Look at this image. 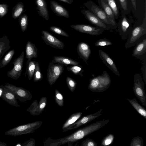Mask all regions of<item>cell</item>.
Wrapping results in <instances>:
<instances>
[{
  "instance_id": "1",
  "label": "cell",
  "mask_w": 146,
  "mask_h": 146,
  "mask_svg": "<svg viewBox=\"0 0 146 146\" xmlns=\"http://www.w3.org/2000/svg\"><path fill=\"white\" fill-rule=\"evenodd\" d=\"M106 125L104 120L98 121L81 128L68 136L57 139L49 137L44 141V146H59L68 144L72 145L87 135L100 129Z\"/></svg>"
},
{
  "instance_id": "2",
  "label": "cell",
  "mask_w": 146,
  "mask_h": 146,
  "mask_svg": "<svg viewBox=\"0 0 146 146\" xmlns=\"http://www.w3.org/2000/svg\"><path fill=\"white\" fill-rule=\"evenodd\" d=\"M88 89L93 92H103L108 89L111 84V80L106 70L103 71L100 75L90 80Z\"/></svg>"
},
{
  "instance_id": "3",
  "label": "cell",
  "mask_w": 146,
  "mask_h": 146,
  "mask_svg": "<svg viewBox=\"0 0 146 146\" xmlns=\"http://www.w3.org/2000/svg\"><path fill=\"white\" fill-rule=\"evenodd\" d=\"M146 34V17L145 13L143 23L131 27L125 44V48L127 49L134 46L139 40Z\"/></svg>"
},
{
  "instance_id": "4",
  "label": "cell",
  "mask_w": 146,
  "mask_h": 146,
  "mask_svg": "<svg viewBox=\"0 0 146 146\" xmlns=\"http://www.w3.org/2000/svg\"><path fill=\"white\" fill-rule=\"evenodd\" d=\"M84 5L88 10L94 13L110 29H116L117 26L112 23L108 18L104 11L91 0L87 1Z\"/></svg>"
},
{
  "instance_id": "5",
  "label": "cell",
  "mask_w": 146,
  "mask_h": 146,
  "mask_svg": "<svg viewBox=\"0 0 146 146\" xmlns=\"http://www.w3.org/2000/svg\"><path fill=\"white\" fill-rule=\"evenodd\" d=\"M42 124L41 121H37L21 125L7 131L5 134L9 135H19L33 133Z\"/></svg>"
},
{
  "instance_id": "6",
  "label": "cell",
  "mask_w": 146,
  "mask_h": 146,
  "mask_svg": "<svg viewBox=\"0 0 146 146\" xmlns=\"http://www.w3.org/2000/svg\"><path fill=\"white\" fill-rule=\"evenodd\" d=\"M134 77L133 89L134 94L142 105L146 107V95L142 76L140 74L136 73L134 74Z\"/></svg>"
},
{
  "instance_id": "7",
  "label": "cell",
  "mask_w": 146,
  "mask_h": 146,
  "mask_svg": "<svg viewBox=\"0 0 146 146\" xmlns=\"http://www.w3.org/2000/svg\"><path fill=\"white\" fill-rule=\"evenodd\" d=\"M64 66L61 64H54L52 62L49 63L47 70V77L50 85H53L63 72Z\"/></svg>"
},
{
  "instance_id": "8",
  "label": "cell",
  "mask_w": 146,
  "mask_h": 146,
  "mask_svg": "<svg viewBox=\"0 0 146 146\" xmlns=\"http://www.w3.org/2000/svg\"><path fill=\"white\" fill-rule=\"evenodd\" d=\"M24 51H23L20 56L13 61L12 64L14 65L13 68L7 72L8 77L16 80L21 76L24 63Z\"/></svg>"
},
{
  "instance_id": "9",
  "label": "cell",
  "mask_w": 146,
  "mask_h": 146,
  "mask_svg": "<svg viewBox=\"0 0 146 146\" xmlns=\"http://www.w3.org/2000/svg\"><path fill=\"white\" fill-rule=\"evenodd\" d=\"M102 109H101L96 112L81 117L73 124L66 129L62 132L77 128L86 124L101 115Z\"/></svg>"
},
{
  "instance_id": "10",
  "label": "cell",
  "mask_w": 146,
  "mask_h": 146,
  "mask_svg": "<svg viewBox=\"0 0 146 146\" xmlns=\"http://www.w3.org/2000/svg\"><path fill=\"white\" fill-rule=\"evenodd\" d=\"M126 15L125 14L121 13V17L117 23L118 31L123 40H125L127 38L131 28L130 23Z\"/></svg>"
},
{
  "instance_id": "11",
  "label": "cell",
  "mask_w": 146,
  "mask_h": 146,
  "mask_svg": "<svg viewBox=\"0 0 146 146\" xmlns=\"http://www.w3.org/2000/svg\"><path fill=\"white\" fill-rule=\"evenodd\" d=\"M70 27L80 32L92 36L101 35L104 31L96 27L85 24L73 25Z\"/></svg>"
},
{
  "instance_id": "12",
  "label": "cell",
  "mask_w": 146,
  "mask_h": 146,
  "mask_svg": "<svg viewBox=\"0 0 146 146\" xmlns=\"http://www.w3.org/2000/svg\"><path fill=\"white\" fill-rule=\"evenodd\" d=\"M81 12L90 22L96 27L104 30H108L110 28L94 13L88 9H83Z\"/></svg>"
},
{
  "instance_id": "13",
  "label": "cell",
  "mask_w": 146,
  "mask_h": 146,
  "mask_svg": "<svg viewBox=\"0 0 146 146\" xmlns=\"http://www.w3.org/2000/svg\"><path fill=\"white\" fill-rule=\"evenodd\" d=\"M41 37L46 44L56 49H63L64 45L61 41L58 39L48 31H42Z\"/></svg>"
},
{
  "instance_id": "14",
  "label": "cell",
  "mask_w": 146,
  "mask_h": 146,
  "mask_svg": "<svg viewBox=\"0 0 146 146\" xmlns=\"http://www.w3.org/2000/svg\"><path fill=\"white\" fill-rule=\"evenodd\" d=\"M132 56L142 60L146 58V36H143L135 44Z\"/></svg>"
},
{
  "instance_id": "15",
  "label": "cell",
  "mask_w": 146,
  "mask_h": 146,
  "mask_svg": "<svg viewBox=\"0 0 146 146\" xmlns=\"http://www.w3.org/2000/svg\"><path fill=\"white\" fill-rule=\"evenodd\" d=\"M5 87L12 92L19 96L20 100L22 101L30 100L32 98V95L30 92L23 88L16 87L13 85L6 84Z\"/></svg>"
},
{
  "instance_id": "16",
  "label": "cell",
  "mask_w": 146,
  "mask_h": 146,
  "mask_svg": "<svg viewBox=\"0 0 146 146\" xmlns=\"http://www.w3.org/2000/svg\"><path fill=\"white\" fill-rule=\"evenodd\" d=\"M99 55L102 62L115 74L120 76V74L115 64L109 56L101 50H99Z\"/></svg>"
},
{
  "instance_id": "17",
  "label": "cell",
  "mask_w": 146,
  "mask_h": 146,
  "mask_svg": "<svg viewBox=\"0 0 146 146\" xmlns=\"http://www.w3.org/2000/svg\"><path fill=\"white\" fill-rule=\"evenodd\" d=\"M76 50L80 58L82 59L86 64L88 65L87 61L91 54L90 46L85 42H81L77 45Z\"/></svg>"
},
{
  "instance_id": "18",
  "label": "cell",
  "mask_w": 146,
  "mask_h": 146,
  "mask_svg": "<svg viewBox=\"0 0 146 146\" xmlns=\"http://www.w3.org/2000/svg\"><path fill=\"white\" fill-rule=\"evenodd\" d=\"M50 7L52 11L57 16L68 18L70 17L68 11L62 5L54 0L50 1Z\"/></svg>"
},
{
  "instance_id": "19",
  "label": "cell",
  "mask_w": 146,
  "mask_h": 146,
  "mask_svg": "<svg viewBox=\"0 0 146 146\" xmlns=\"http://www.w3.org/2000/svg\"><path fill=\"white\" fill-rule=\"evenodd\" d=\"M99 6L104 11L108 18L112 23L117 26L116 22L114 13L106 0H98Z\"/></svg>"
},
{
  "instance_id": "20",
  "label": "cell",
  "mask_w": 146,
  "mask_h": 146,
  "mask_svg": "<svg viewBox=\"0 0 146 146\" xmlns=\"http://www.w3.org/2000/svg\"><path fill=\"white\" fill-rule=\"evenodd\" d=\"M36 9L39 15L46 20L49 19V13L45 0H35Z\"/></svg>"
},
{
  "instance_id": "21",
  "label": "cell",
  "mask_w": 146,
  "mask_h": 146,
  "mask_svg": "<svg viewBox=\"0 0 146 146\" xmlns=\"http://www.w3.org/2000/svg\"><path fill=\"white\" fill-rule=\"evenodd\" d=\"M38 56V49L35 45L28 41L25 47V56L27 60L30 61L33 58H37Z\"/></svg>"
},
{
  "instance_id": "22",
  "label": "cell",
  "mask_w": 146,
  "mask_h": 146,
  "mask_svg": "<svg viewBox=\"0 0 146 146\" xmlns=\"http://www.w3.org/2000/svg\"><path fill=\"white\" fill-rule=\"evenodd\" d=\"M51 62L61 64L65 66L70 65H77L79 64V62L75 60L67 57L61 56H54Z\"/></svg>"
},
{
  "instance_id": "23",
  "label": "cell",
  "mask_w": 146,
  "mask_h": 146,
  "mask_svg": "<svg viewBox=\"0 0 146 146\" xmlns=\"http://www.w3.org/2000/svg\"><path fill=\"white\" fill-rule=\"evenodd\" d=\"M10 42L9 39L6 35L0 38V61L5 53L9 50Z\"/></svg>"
},
{
  "instance_id": "24",
  "label": "cell",
  "mask_w": 146,
  "mask_h": 146,
  "mask_svg": "<svg viewBox=\"0 0 146 146\" xmlns=\"http://www.w3.org/2000/svg\"><path fill=\"white\" fill-rule=\"evenodd\" d=\"M82 114V113L81 112H76L72 114L62 125V131L73 124L80 118Z\"/></svg>"
},
{
  "instance_id": "25",
  "label": "cell",
  "mask_w": 146,
  "mask_h": 146,
  "mask_svg": "<svg viewBox=\"0 0 146 146\" xmlns=\"http://www.w3.org/2000/svg\"><path fill=\"white\" fill-rule=\"evenodd\" d=\"M127 100L137 111L145 119H146V109L138 103L136 98H135L132 99H127Z\"/></svg>"
},
{
  "instance_id": "26",
  "label": "cell",
  "mask_w": 146,
  "mask_h": 146,
  "mask_svg": "<svg viewBox=\"0 0 146 146\" xmlns=\"http://www.w3.org/2000/svg\"><path fill=\"white\" fill-rule=\"evenodd\" d=\"M36 61L31 60H27L26 63V72L25 75H27L29 80H31L33 77L35 68Z\"/></svg>"
},
{
  "instance_id": "27",
  "label": "cell",
  "mask_w": 146,
  "mask_h": 146,
  "mask_svg": "<svg viewBox=\"0 0 146 146\" xmlns=\"http://www.w3.org/2000/svg\"><path fill=\"white\" fill-rule=\"evenodd\" d=\"M112 9L115 15V19H118L119 16L120 8L117 0H106Z\"/></svg>"
},
{
  "instance_id": "28",
  "label": "cell",
  "mask_w": 146,
  "mask_h": 146,
  "mask_svg": "<svg viewBox=\"0 0 146 146\" xmlns=\"http://www.w3.org/2000/svg\"><path fill=\"white\" fill-rule=\"evenodd\" d=\"M15 53L14 50L9 51L0 61V68H2L8 64L12 59Z\"/></svg>"
},
{
  "instance_id": "29",
  "label": "cell",
  "mask_w": 146,
  "mask_h": 146,
  "mask_svg": "<svg viewBox=\"0 0 146 146\" xmlns=\"http://www.w3.org/2000/svg\"><path fill=\"white\" fill-rule=\"evenodd\" d=\"M121 13L127 14L130 12L128 0H117Z\"/></svg>"
},
{
  "instance_id": "30",
  "label": "cell",
  "mask_w": 146,
  "mask_h": 146,
  "mask_svg": "<svg viewBox=\"0 0 146 146\" xmlns=\"http://www.w3.org/2000/svg\"><path fill=\"white\" fill-rule=\"evenodd\" d=\"M66 69L76 75H79L81 77L83 76L82 74L84 70L80 65H74L66 67Z\"/></svg>"
},
{
  "instance_id": "31",
  "label": "cell",
  "mask_w": 146,
  "mask_h": 146,
  "mask_svg": "<svg viewBox=\"0 0 146 146\" xmlns=\"http://www.w3.org/2000/svg\"><path fill=\"white\" fill-rule=\"evenodd\" d=\"M35 65V68L33 76V80L35 82H37L42 80L43 78V76L38 62H36Z\"/></svg>"
},
{
  "instance_id": "32",
  "label": "cell",
  "mask_w": 146,
  "mask_h": 146,
  "mask_svg": "<svg viewBox=\"0 0 146 146\" xmlns=\"http://www.w3.org/2000/svg\"><path fill=\"white\" fill-rule=\"evenodd\" d=\"M114 139V135L109 134L105 136L102 140L101 145L102 146H107L111 145L113 143Z\"/></svg>"
},
{
  "instance_id": "33",
  "label": "cell",
  "mask_w": 146,
  "mask_h": 146,
  "mask_svg": "<svg viewBox=\"0 0 146 146\" xmlns=\"http://www.w3.org/2000/svg\"><path fill=\"white\" fill-rule=\"evenodd\" d=\"M38 104V103L37 100H35L27 109V110L33 115H39Z\"/></svg>"
},
{
  "instance_id": "34",
  "label": "cell",
  "mask_w": 146,
  "mask_h": 146,
  "mask_svg": "<svg viewBox=\"0 0 146 146\" xmlns=\"http://www.w3.org/2000/svg\"><path fill=\"white\" fill-rule=\"evenodd\" d=\"M54 100L56 103L60 106L62 107L64 104L63 96L57 89L55 90Z\"/></svg>"
},
{
  "instance_id": "35",
  "label": "cell",
  "mask_w": 146,
  "mask_h": 146,
  "mask_svg": "<svg viewBox=\"0 0 146 146\" xmlns=\"http://www.w3.org/2000/svg\"><path fill=\"white\" fill-rule=\"evenodd\" d=\"M66 81L69 90L71 92H73L76 87V82L74 79L68 76L66 77Z\"/></svg>"
},
{
  "instance_id": "36",
  "label": "cell",
  "mask_w": 146,
  "mask_h": 146,
  "mask_svg": "<svg viewBox=\"0 0 146 146\" xmlns=\"http://www.w3.org/2000/svg\"><path fill=\"white\" fill-rule=\"evenodd\" d=\"M49 29L52 32L60 35L68 37V35L63 30L59 27L52 26L49 27Z\"/></svg>"
},
{
  "instance_id": "37",
  "label": "cell",
  "mask_w": 146,
  "mask_h": 146,
  "mask_svg": "<svg viewBox=\"0 0 146 146\" xmlns=\"http://www.w3.org/2000/svg\"><path fill=\"white\" fill-rule=\"evenodd\" d=\"M143 141L142 137L137 136L133 137L130 144V146H143Z\"/></svg>"
},
{
  "instance_id": "38",
  "label": "cell",
  "mask_w": 146,
  "mask_h": 146,
  "mask_svg": "<svg viewBox=\"0 0 146 146\" xmlns=\"http://www.w3.org/2000/svg\"><path fill=\"white\" fill-rule=\"evenodd\" d=\"M47 98L45 96L42 97L40 100L38 104V113L39 115L44 110L47 104Z\"/></svg>"
},
{
  "instance_id": "39",
  "label": "cell",
  "mask_w": 146,
  "mask_h": 146,
  "mask_svg": "<svg viewBox=\"0 0 146 146\" xmlns=\"http://www.w3.org/2000/svg\"><path fill=\"white\" fill-rule=\"evenodd\" d=\"M112 44V42L106 38L100 39L96 41L95 43V45L97 47L106 46Z\"/></svg>"
},
{
  "instance_id": "40",
  "label": "cell",
  "mask_w": 146,
  "mask_h": 146,
  "mask_svg": "<svg viewBox=\"0 0 146 146\" xmlns=\"http://www.w3.org/2000/svg\"><path fill=\"white\" fill-rule=\"evenodd\" d=\"M4 89L5 92L4 91H3L4 93L2 96L3 98L7 99V100H10L11 101V100H12L16 103L15 101V98L14 95L7 89L4 88Z\"/></svg>"
},
{
  "instance_id": "41",
  "label": "cell",
  "mask_w": 146,
  "mask_h": 146,
  "mask_svg": "<svg viewBox=\"0 0 146 146\" xmlns=\"http://www.w3.org/2000/svg\"><path fill=\"white\" fill-rule=\"evenodd\" d=\"M81 146H97V143L92 139L88 138L81 143Z\"/></svg>"
},
{
  "instance_id": "42",
  "label": "cell",
  "mask_w": 146,
  "mask_h": 146,
  "mask_svg": "<svg viewBox=\"0 0 146 146\" xmlns=\"http://www.w3.org/2000/svg\"><path fill=\"white\" fill-rule=\"evenodd\" d=\"M21 26L23 32L25 31L27 29L28 24L27 16L24 15L21 19L20 21Z\"/></svg>"
},
{
  "instance_id": "43",
  "label": "cell",
  "mask_w": 146,
  "mask_h": 146,
  "mask_svg": "<svg viewBox=\"0 0 146 146\" xmlns=\"http://www.w3.org/2000/svg\"><path fill=\"white\" fill-rule=\"evenodd\" d=\"M143 65L141 67V70L143 73V76L144 81L145 84H146V58H145L142 60Z\"/></svg>"
},
{
  "instance_id": "44",
  "label": "cell",
  "mask_w": 146,
  "mask_h": 146,
  "mask_svg": "<svg viewBox=\"0 0 146 146\" xmlns=\"http://www.w3.org/2000/svg\"><path fill=\"white\" fill-rule=\"evenodd\" d=\"M35 140L33 138L30 139L24 144V146H35Z\"/></svg>"
},
{
  "instance_id": "45",
  "label": "cell",
  "mask_w": 146,
  "mask_h": 146,
  "mask_svg": "<svg viewBox=\"0 0 146 146\" xmlns=\"http://www.w3.org/2000/svg\"><path fill=\"white\" fill-rule=\"evenodd\" d=\"M23 11V8L22 6L20 7L19 8L17 9L14 13V16L15 17H18L19 16L21 13Z\"/></svg>"
},
{
  "instance_id": "46",
  "label": "cell",
  "mask_w": 146,
  "mask_h": 146,
  "mask_svg": "<svg viewBox=\"0 0 146 146\" xmlns=\"http://www.w3.org/2000/svg\"><path fill=\"white\" fill-rule=\"evenodd\" d=\"M132 6L134 10L136 11V0H130Z\"/></svg>"
},
{
  "instance_id": "47",
  "label": "cell",
  "mask_w": 146,
  "mask_h": 146,
  "mask_svg": "<svg viewBox=\"0 0 146 146\" xmlns=\"http://www.w3.org/2000/svg\"><path fill=\"white\" fill-rule=\"evenodd\" d=\"M65 3L70 4L72 3L73 2V0H59Z\"/></svg>"
},
{
  "instance_id": "48",
  "label": "cell",
  "mask_w": 146,
  "mask_h": 146,
  "mask_svg": "<svg viewBox=\"0 0 146 146\" xmlns=\"http://www.w3.org/2000/svg\"><path fill=\"white\" fill-rule=\"evenodd\" d=\"M4 9L3 7H0V13H2L4 11Z\"/></svg>"
},
{
  "instance_id": "49",
  "label": "cell",
  "mask_w": 146,
  "mask_h": 146,
  "mask_svg": "<svg viewBox=\"0 0 146 146\" xmlns=\"http://www.w3.org/2000/svg\"><path fill=\"white\" fill-rule=\"evenodd\" d=\"M2 91L1 89H0V96H1L2 94Z\"/></svg>"
}]
</instances>
